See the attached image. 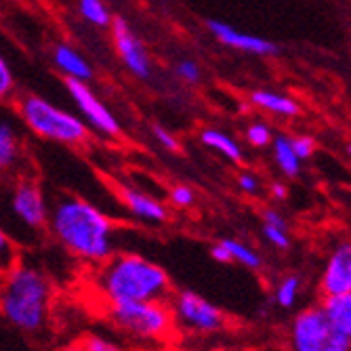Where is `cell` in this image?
Listing matches in <instances>:
<instances>
[{"instance_id":"6da1fadb","label":"cell","mask_w":351,"mask_h":351,"mask_svg":"<svg viewBox=\"0 0 351 351\" xmlns=\"http://www.w3.org/2000/svg\"><path fill=\"white\" fill-rule=\"evenodd\" d=\"M47 230L72 257L101 265L116 248V223L93 202L63 194L49 208Z\"/></svg>"},{"instance_id":"7a4b0ae2","label":"cell","mask_w":351,"mask_h":351,"mask_svg":"<svg viewBox=\"0 0 351 351\" xmlns=\"http://www.w3.org/2000/svg\"><path fill=\"white\" fill-rule=\"evenodd\" d=\"M93 289L104 303L118 301H169L173 284L158 263L135 252H118L97 265Z\"/></svg>"},{"instance_id":"3957f363","label":"cell","mask_w":351,"mask_h":351,"mask_svg":"<svg viewBox=\"0 0 351 351\" xmlns=\"http://www.w3.org/2000/svg\"><path fill=\"white\" fill-rule=\"evenodd\" d=\"M53 284L49 276L27 263L0 278V315L25 335H40L51 320Z\"/></svg>"},{"instance_id":"277c9868","label":"cell","mask_w":351,"mask_h":351,"mask_svg":"<svg viewBox=\"0 0 351 351\" xmlns=\"http://www.w3.org/2000/svg\"><path fill=\"white\" fill-rule=\"evenodd\" d=\"M104 311L108 322L135 343H167L177 330L169 301H118L106 303Z\"/></svg>"},{"instance_id":"5b68a950","label":"cell","mask_w":351,"mask_h":351,"mask_svg":"<svg viewBox=\"0 0 351 351\" xmlns=\"http://www.w3.org/2000/svg\"><path fill=\"white\" fill-rule=\"evenodd\" d=\"M19 120L40 139L63 145H82L88 141V126L74 114L57 108L40 95H21L15 104Z\"/></svg>"},{"instance_id":"8992f818","label":"cell","mask_w":351,"mask_h":351,"mask_svg":"<svg viewBox=\"0 0 351 351\" xmlns=\"http://www.w3.org/2000/svg\"><path fill=\"white\" fill-rule=\"evenodd\" d=\"M284 351H351V341L332 324L322 305H307L286 326Z\"/></svg>"},{"instance_id":"52a82bcc","label":"cell","mask_w":351,"mask_h":351,"mask_svg":"<svg viewBox=\"0 0 351 351\" xmlns=\"http://www.w3.org/2000/svg\"><path fill=\"white\" fill-rule=\"evenodd\" d=\"M169 305L175 317V328L191 337L221 335L230 326V317L226 311L194 291L173 293Z\"/></svg>"},{"instance_id":"ba28073f","label":"cell","mask_w":351,"mask_h":351,"mask_svg":"<svg viewBox=\"0 0 351 351\" xmlns=\"http://www.w3.org/2000/svg\"><path fill=\"white\" fill-rule=\"evenodd\" d=\"M11 210L27 230H45L49 223V204L43 187L34 179H21L11 191Z\"/></svg>"},{"instance_id":"9c48e42d","label":"cell","mask_w":351,"mask_h":351,"mask_svg":"<svg viewBox=\"0 0 351 351\" xmlns=\"http://www.w3.org/2000/svg\"><path fill=\"white\" fill-rule=\"evenodd\" d=\"M66 90L70 93L72 101L84 116V120L93 126L95 131L104 133L106 137H118L120 135V122L112 114V110L90 90V86L82 80L66 78Z\"/></svg>"},{"instance_id":"30bf717a","label":"cell","mask_w":351,"mask_h":351,"mask_svg":"<svg viewBox=\"0 0 351 351\" xmlns=\"http://www.w3.org/2000/svg\"><path fill=\"white\" fill-rule=\"evenodd\" d=\"M317 293L322 299L351 293V240L332 246L317 278Z\"/></svg>"},{"instance_id":"8fae6325","label":"cell","mask_w":351,"mask_h":351,"mask_svg":"<svg viewBox=\"0 0 351 351\" xmlns=\"http://www.w3.org/2000/svg\"><path fill=\"white\" fill-rule=\"evenodd\" d=\"M112 38H114V47L118 57L122 59V63L129 72L141 80H147L152 76V61L149 55L145 51V47L141 45V40L135 36V32L129 27L122 17H114L112 19Z\"/></svg>"},{"instance_id":"7c38bea8","label":"cell","mask_w":351,"mask_h":351,"mask_svg":"<svg viewBox=\"0 0 351 351\" xmlns=\"http://www.w3.org/2000/svg\"><path fill=\"white\" fill-rule=\"evenodd\" d=\"M120 204L129 210L131 217L147 223V226H162V223L169 221L167 206L158 198L145 194V191H141L137 187L122 185L120 187Z\"/></svg>"},{"instance_id":"4fadbf2b","label":"cell","mask_w":351,"mask_h":351,"mask_svg":"<svg viewBox=\"0 0 351 351\" xmlns=\"http://www.w3.org/2000/svg\"><path fill=\"white\" fill-rule=\"evenodd\" d=\"M206 27L210 29V34L221 40L223 45H228L232 49H238V51H244V53H252V55H276L278 53V47L265 38H259V36H252V34H246V32H240L228 23L223 21H217V19H208L206 21Z\"/></svg>"},{"instance_id":"5bb4252c","label":"cell","mask_w":351,"mask_h":351,"mask_svg":"<svg viewBox=\"0 0 351 351\" xmlns=\"http://www.w3.org/2000/svg\"><path fill=\"white\" fill-rule=\"evenodd\" d=\"M3 104V101H0ZM23 156V139L19 118L0 106V173L11 171L19 165Z\"/></svg>"},{"instance_id":"9a60e30c","label":"cell","mask_w":351,"mask_h":351,"mask_svg":"<svg viewBox=\"0 0 351 351\" xmlns=\"http://www.w3.org/2000/svg\"><path fill=\"white\" fill-rule=\"evenodd\" d=\"M53 63L59 72L66 74V78L88 82L93 80V68L90 63L68 43H61L53 49Z\"/></svg>"},{"instance_id":"2e32d148","label":"cell","mask_w":351,"mask_h":351,"mask_svg":"<svg viewBox=\"0 0 351 351\" xmlns=\"http://www.w3.org/2000/svg\"><path fill=\"white\" fill-rule=\"evenodd\" d=\"M332 324L351 341V293L339 297H326L320 301Z\"/></svg>"},{"instance_id":"e0dca14e","label":"cell","mask_w":351,"mask_h":351,"mask_svg":"<svg viewBox=\"0 0 351 351\" xmlns=\"http://www.w3.org/2000/svg\"><path fill=\"white\" fill-rule=\"evenodd\" d=\"M303 293V280L299 274H284L274 286V301L280 309H293Z\"/></svg>"},{"instance_id":"ac0fdd59","label":"cell","mask_w":351,"mask_h":351,"mask_svg":"<svg viewBox=\"0 0 351 351\" xmlns=\"http://www.w3.org/2000/svg\"><path fill=\"white\" fill-rule=\"evenodd\" d=\"M250 101L261 110H267V112H274L280 116H297L299 114L297 101L286 97V95H278L271 90H254L250 95Z\"/></svg>"},{"instance_id":"d6986e66","label":"cell","mask_w":351,"mask_h":351,"mask_svg":"<svg viewBox=\"0 0 351 351\" xmlns=\"http://www.w3.org/2000/svg\"><path fill=\"white\" fill-rule=\"evenodd\" d=\"M219 242L226 246V250L230 252L232 263H238V265H242V267H246L250 271H259L263 267L261 254L254 250L252 246H248L246 242L236 240V238H223Z\"/></svg>"},{"instance_id":"ffe728a7","label":"cell","mask_w":351,"mask_h":351,"mask_svg":"<svg viewBox=\"0 0 351 351\" xmlns=\"http://www.w3.org/2000/svg\"><path fill=\"white\" fill-rule=\"evenodd\" d=\"M274 158L280 167V171L286 175V177H297L299 171H301V158L295 154L293 149V143L289 137H276L274 139Z\"/></svg>"},{"instance_id":"44dd1931","label":"cell","mask_w":351,"mask_h":351,"mask_svg":"<svg viewBox=\"0 0 351 351\" xmlns=\"http://www.w3.org/2000/svg\"><path fill=\"white\" fill-rule=\"evenodd\" d=\"M200 141L204 145H208L210 149L219 152L221 156H226L228 160L232 162H242V149L240 145L226 133H221V131H213V129H206L200 133Z\"/></svg>"},{"instance_id":"7402d4cb","label":"cell","mask_w":351,"mask_h":351,"mask_svg":"<svg viewBox=\"0 0 351 351\" xmlns=\"http://www.w3.org/2000/svg\"><path fill=\"white\" fill-rule=\"evenodd\" d=\"M78 13L95 27H108L114 19L104 0H78Z\"/></svg>"},{"instance_id":"603a6c76","label":"cell","mask_w":351,"mask_h":351,"mask_svg":"<svg viewBox=\"0 0 351 351\" xmlns=\"http://www.w3.org/2000/svg\"><path fill=\"white\" fill-rule=\"evenodd\" d=\"M21 263V254L13 238L0 228V278L7 276L15 265Z\"/></svg>"},{"instance_id":"cb8c5ba5","label":"cell","mask_w":351,"mask_h":351,"mask_svg":"<svg viewBox=\"0 0 351 351\" xmlns=\"http://www.w3.org/2000/svg\"><path fill=\"white\" fill-rule=\"evenodd\" d=\"M246 139L254 147H265V145H269L274 141V135H271V129H269L267 124H263V122H252L248 126V131H246Z\"/></svg>"},{"instance_id":"d4e9b609","label":"cell","mask_w":351,"mask_h":351,"mask_svg":"<svg viewBox=\"0 0 351 351\" xmlns=\"http://www.w3.org/2000/svg\"><path fill=\"white\" fill-rule=\"evenodd\" d=\"M84 351H124L118 343L104 335H86L82 341H78Z\"/></svg>"},{"instance_id":"484cf974","label":"cell","mask_w":351,"mask_h":351,"mask_svg":"<svg viewBox=\"0 0 351 351\" xmlns=\"http://www.w3.org/2000/svg\"><path fill=\"white\" fill-rule=\"evenodd\" d=\"M263 236L278 250H289L291 248L289 228H276V226H267V223H263Z\"/></svg>"},{"instance_id":"4316f807","label":"cell","mask_w":351,"mask_h":351,"mask_svg":"<svg viewBox=\"0 0 351 351\" xmlns=\"http://www.w3.org/2000/svg\"><path fill=\"white\" fill-rule=\"evenodd\" d=\"M169 200L177 208H189V206H194V202H196V194H194V189H191L189 185H175L169 191Z\"/></svg>"},{"instance_id":"83f0119b","label":"cell","mask_w":351,"mask_h":351,"mask_svg":"<svg viewBox=\"0 0 351 351\" xmlns=\"http://www.w3.org/2000/svg\"><path fill=\"white\" fill-rule=\"evenodd\" d=\"M15 93V76L9 68V63L5 61V57L0 55V101L9 99Z\"/></svg>"},{"instance_id":"f1b7e54d","label":"cell","mask_w":351,"mask_h":351,"mask_svg":"<svg viewBox=\"0 0 351 351\" xmlns=\"http://www.w3.org/2000/svg\"><path fill=\"white\" fill-rule=\"evenodd\" d=\"M177 74L181 80L191 82V84L200 80V68H198V63L191 61V59H183L177 63Z\"/></svg>"},{"instance_id":"f546056e","label":"cell","mask_w":351,"mask_h":351,"mask_svg":"<svg viewBox=\"0 0 351 351\" xmlns=\"http://www.w3.org/2000/svg\"><path fill=\"white\" fill-rule=\"evenodd\" d=\"M152 133H154L156 141L160 143L165 149H169V152H179V149H181V145H179V141L175 139V135L169 133L167 129H162L160 124H154V126H152Z\"/></svg>"},{"instance_id":"4dcf8cb0","label":"cell","mask_w":351,"mask_h":351,"mask_svg":"<svg viewBox=\"0 0 351 351\" xmlns=\"http://www.w3.org/2000/svg\"><path fill=\"white\" fill-rule=\"evenodd\" d=\"M291 143H293V149H295V154L301 158V160H305V158H309L311 154H313V139L311 137H297V139H291Z\"/></svg>"},{"instance_id":"1f68e13d","label":"cell","mask_w":351,"mask_h":351,"mask_svg":"<svg viewBox=\"0 0 351 351\" xmlns=\"http://www.w3.org/2000/svg\"><path fill=\"white\" fill-rule=\"evenodd\" d=\"M238 187L242 191H246V194H257V191H259V179L254 175H250V173H242L238 177Z\"/></svg>"},{"instance_id":"d6a6232c","label":"cell","mask_w":351,"mask_h":351,"mask_svg":"<svg viewBox=\"0 0 351 351\" xmlns=\"http://www.w3.org/2000/svg\"><path fill=\"white\" fill-rule=\"evenodd\" d=\"M263 223H267V226H276V228H289L286 219L278 210H274V208H265L263 210Z\"/></svg>"},{"instance_id":"836d02e7","label":"cell","mask_w":351,"mask_h":351,"mask_svg":"<svg viewBox=\"0 0 351 351\" xmlns=\"http://www.w3.org/2000/svg\"><path fill=\"white\" fill-rule=\"evenodd\" d=\"M210 257H213L217 263H223V265H230V263H232L230 252L226 250V246H223L221 242L213 244V248H210Z\"/></svg>"},{"instance_id":"e575fe53","label":"cell","mask_w":351,"mask_h":351,"mask_svg":"<svg viewBox=\"0 0 351 351\" xmlns=\"http://www.w3.org/2000/svg\"><path fill=\"white\" fill-rule=\"evenodd\" d=\"M271 196H274V200H286V198H289V189H286L284 183H274L271 185Z\"/></svg>"},{"instance_id":"d590c367","label":"cell","mask_w":351,"mask_h":351,"mask_svg":"<svg viewBox=\"0 0 351 351\" xmlns=\"http://www.w3.org/2000/svg\"><path fill=\"white\" fill-rule=\"evenodd\" d=\"M57 351H84V349L80 347V343H74V345H66V347H61V349H57Z\"/></svg>"},{"instance_id":"8d00e7d4","label":"cell","mask_w":351,"mask_h":351,"mask_svg":"<svg viewBox=\"0 0 351 351\" xmlns=\"http://www.w3.org/2000/svg\"><path fill=\"white\" fill-rule=\"evenodd\" d=\"M221 351H248V349H221Z\"/></svg>"},{"instance_id":"74e56055","label":"cell","mask_w":351,"mask_h":351,"mask_svg":"<svg viewBox=\"0 0 351 351\" xmlns=\"http://www.w3.org/2000/svg\"><path fill=\"white\" fill-rule=\"evenodd\" d=\"M349 154H351V145H349Z\"/></svg>"}]
</instances>
